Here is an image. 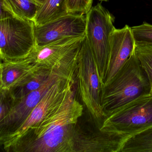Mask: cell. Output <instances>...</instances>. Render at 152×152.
<instances>
[{
  "label": "cell",
  "mask_w": 152,
  "mask_h": 152,
  "mask_svg": "<svg viewBox=\"0 0 152 152\" xmlns=\"http://www.w3.org/2000/svg\"><path fill=\"white\" fill-rule=\"evenodd\" d=\"M83 110L74 92L55 112L27 130L7 152H75V129Z\"/></svg>",
  "instance_id": "cell-1"
},
{
  "label": "cell",
  "mask_w": 152,
  "mask_h": 152,
  "mask_svg": "<svg viewBox=\"0 0 152 152\" xmlns=\"http://www.w3.org/2000/svg\"><path fill=\"white\" fill-rule=\"evenodd\" d=\"M150 92L149 80L134 51L113 78L103 86L101 106L106 118Z\"/></svg>",
  "instance_id": "cell-2"
},
{
  "label": "cell",
  "mask_w": 152,
  "mask_h": 152,
  "mask_svg": "<svg viewBox=\"0 0 152 152\" xmlns=\"http://www.w3.org/2000/svg\"><path fill=\"white\" fill-rule=\"evenodd\" d=\"M75 74L83 103L92 116L103 122L106 118L101 106L104 84L86 36L80 46Z\"/></svg>",
  "instance_id": "cell-3"
},
{
  "label": "cell",
  "mask_w": 152,
  "mask_h": 152,
  "mask_svg": "<svg viewBox=\"0 0 152 152\" xmlns=\"http://www.w3.org/2000/svg\"><path fill=\"white\" fill-rule=\"evenodd\" d=\"M152 127V92L138 98L107 116L101 130L128 139Z\"/></svg>",
  "instance_id": "cell-4"
},
{
  "label": "cell",
  "mask_w": 152,
  "mask_h": 152,
  "mask_svg": "<svg viewBox=\"0 0 152 152\" xmlns=\"http://www.w3.org/2000/svg\"><path fill=\"white\" fill-rule=\"evenodd\" d=\"M36 46L35 24L33 21L15 16L0 19L1 61L27 58Z\"/></svg>",
  "instance_id": "cell-5"
},
{
  "label": "cell",
  "mask_w": 152,
  "mask_h": 152,
  "mask_svg": "<svg viewBox=\"0 0 152 152\" xmlns=\"http://www.w3.org/2000/svg\"><path fill=\"white\" fill-rule=\"evenodd\" d=\"M86 16L85 36L104 84L109 59L111 34L115 28V18L100 3L92 7Z\"/></svg>",
  "instance_id": "cell-6"
},
{
  "label": "cell",
  "mask_w": 152,
  "mask_h": 152,
  "mask_svg": "<svg viewBox=\"0 0 152 152\" xmlns=\"http://www.w3.org/2000/svg\"><path fill=\"white\" fill-rule=\"evenodd\" d=\"M75 75L59 78L49 89L22 125L14 132L0 138L1 144L6 151L19 140L29 129L41 122L55 112L74 93Z\"/></svg>",
  "instance_id": "cell-7"
},
{
  "label": "cell",
  "mask_w": 152,
  "mask_h": 152,
  "mask_svg": "<svg viewBox=\"0 0 152 152\" xmlns=\"http://www.w3.org/2000/svg\"><path fill=\"white\" fill-rule=\"evenodd\" d=\"M85 36L65 38L36 47L28 57L41 68L66 75H75L80 46Z\"/></svg>",
  "instance_id": "cell-8"
},
{
  "label": "cell",
  "mask_w": 152,
  "mask_h": 152,
  "mask_svg": "<svg viewBox=\"0 0 152 152\" xmlns=\"http://www.w3.org/2000/svg\"><path fill=\"white\" fill-rule=\"evenodd\" d=\"M102 123L92 115L84 132L76 126L75 152H120L127 139L101 130Z\"/></svg>",
  "instance_id": "cell-9"
},
{
  "label": "cell",
  "mask_w": 152,
  "mask_h": 152,
  "mask_svg": "<svg viewBox=\"0 0 152 152\" xmlns=\"http://www.w3.org/2000/svg\"><path fill=\"white\" fill-rule=\"evenodd\" d=\"M86 16L69 14L39 26H35L36 46L39 47L62 39L85 36Z\"/></svg>",
  "instance_id": "cell-10"
},
{
  "label": "cell",
  "mask_w": 152,
  "mask_h": 152,
  "mask_svg": "<svg viewBox=\"0 0 152 152\" xmlns=\"http://www.w3.org/2000/svg\"><path fill=\"white\" fill-rule=\"evenodd\" d=\"M71 75H67L54 72L39 89L24 97L15 100L11 111L2 121H0V138L14 132L22 125L48 91L59 78Z\"/></svg>",
  "instance_id": "cell-11"
},
{
  "label": "cell",
  "mask_w": 152,
  "mask_h": 152,
  "mask_svg": "<svg viewBox=\"0 0 152 152\" xmlns=\"http://www.w3.org/2000/svg\"><path fill=\"white\" fill-rule=\"evenodd\" d=\"M136 42L131 27L115 28L111 34L110 50L104 85L109 82L135 51ZM103 85V86H104Z\"/></svg>",
  "instance_id": "cell-12"
},
{
  "label": "cell",
  "mask_w": 152,
  "mask_h": 152,
  "mask_svg": "<svg viewBox=\"0 0 152 152\" xmlns=\"http://www.w3.org/2000/svg\"><path fill=\"white\" fill-rule=\"evenodd\" d=\"M41 68L29 57L21 60L1 61L0 91L11 90L24 82Z\"/></svg>",
  "instance_id": "cell-13"
},
{
  "label": "cell",
  "mask_w": 152,
  "mask_h": 152,
  "mask_svg": "<svg viewBox=\"0 0 152 152\" xmlns=\"http://www.w3.org/2000/svg\"><path fill=\"white\" fill-rule=\"evenodd\" d=\"M69 14L66 0H46L39 8L34 22L35 26H39Z\"/></svg>",
  "instance_id": "cell-14"
},
{
  "label": "cell",
  "mask_w": 152,
  "mask_h": 152,
  "mask_svg": "<svg viewBox=\"0 0 152 152\" xmlns=\"http://www.w3.org/2000/svg\"><path fill=\"white\" fill-rule=\"evenodd\" d=\"M49 69L41 68L33 74L26 81L10 90L15 100L24 97L41 87L54 72Z\"/></svg>",
  "instance_id": "cell-15"
},
{
  "label": "cell",
  "mask_w": 152,
  "mask_h": 152,
  "mask_svg": "<svg viewBox=\"0 0 152 152\" xmlns=\"http://www.w3.org/2000/svg\"><path fill=\"white\" fill-rule=\"evenodd\" d=\"M120 152H152V127L127 139Z\"/></svg>",
  "instance_id": "cell-16"
},
{
  "label": "cell",
  "mask_w": 152,
  "mask_h": 152,
  "mask_svg": "<svg viewBox=\"0 0 152 152\" xmlns=\"http://www.w3.org/2000/svg\"><path fill=\"white\" fill-rule=\"evenodd\" d=\"M15 16L34 22L41 5L34 0H5Z\"/></svg>",
  "instance_id": "cell-17"
},
{
  "label": "cell",
  "mask_w": 152,
  "mask_h": 152,
  "mask_svg": "<svg viewBox=\"0 0 152 152\" xmlns=\"http://www.w3.org/2000/svg\"><path fill=\"white\" fill-rule=\"evenodd\" d=\"M135 52L149 80L152 92V43L136 45Z\"/></svg>",
  "instance_id": "cell-18"
},
{
  "label": "cell",
  "mask_w": 152,
  "mask_h": 152,
  "mask_svg": "<svg viewBox=\"0 0 152 152\" xmlns=\"http://www.w3.org/2000/svg\"><path fill=\"white\" fill-rule=\"evenodd\" d=\"M131 28L136 45L152 43V25L144 22Z\"/></svg>",
  "instance_id": "cell-19"
},
{
  "label": "cell",
  "mask_w": 152,
  "mask_h": 152,
  "mask_svg": "<svg viewBox=\"0 0 152 152\" xmlns=\"http://www.w3.org/2000/svg\"><path fill=\"white\" fill-rule=\"evenodd\" d=\"M93 0H66L69 14L86 15L92 8Z\"/></svg>",
  "instance_id": "cell-20"
},
{
  "label": "cell",
  "mask_w": 152,
  "mask_h": 152,
  "mask_svg": "<svg viewBox=\"0 0 152 152\" xmlns=\"http://www.w3.org/2000/svg\"><path fill=\"white\" fill-rule=\"evenodd\" d=\"M0 121H2L11 111L15 100L10 91H0Z\"/></svg>",
  "instance_id": "cell-21"
},
{
  "label": "cell",
  "mask_w": 152,
  "mask_h": 152,
  "mask_svg": "<svg viewBox=\"0 0 152 152\" xmlns=\"http://www.w3.org/2000/svg\"><path fill=\"white\" fill-rule=\"evenodd\" d=\"M34 1H35V2H37V3H39V4H42L44 2V1H46V0H34Z\"/></svg>",
  "instance_id": "cell-22"
},
{
  "label": "cell",
  "mask_w": 152,
  "mask_h": 152,
  "mask_svg": "<svg viewBox=\"0 0 152 152\" xmlns=\"http://www.w3.org/2000/svg\"><path fill=\"white\" fill-rule=\"evenodd\" d=\"M99 1H108V0H99Z\"/></svg>",
  "instance_id": "cell-23"
}]
</instances>
